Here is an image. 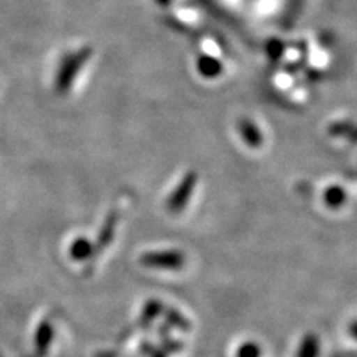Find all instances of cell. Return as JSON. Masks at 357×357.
<instances>
[{
	"mask_svg": "<svg viewBox=\"0 0 357 357\" xmlns=\"http://www.w3.org/2000/svg\"><path fill=\"white\" fill-rule=\"evenodd\" d=\"M89 55H91V50L89 48H82L81 51L66 55L59 67L57 76H55V89H57V93L64 94L69 91L75 77L77 76V72L88 61Z\"/></svg>",
	"mask_w": 357,
	"mask_h": 357,
	"instance_id": "6da1fadb",
	"label": "cell"
},
{
	"mask_svg": "<svg viewBox=\"0 0 357 357\" xmlns=\"http://www.w3.org/2000/svg\"><path fill=\"white\" fill-rule=\"evenodd\" d=\"M142 264L149 268H161V270H178L185 265V256L181 252H151L144 253L140 258Z\"/></svg>",
	"mask_w": 357,
	"mask_h": 357,
	"instance_id": "7a4b0ae2",
	"label": "cell"
},
{
	"mask_svg": "<svg viewBox=\"0 0 357 357\" xmlns=\"http://www.w3.org/2000/svg\"><path fill=\"white\" fill-rule=\"evenodd\" d=\"M195 185H197V174L195 173H188L183 177V181L181 182V185L176 188V191L169 198V203H167V207H169V210L173 211V213H177V211L183 210L188 204V199L191 198V195L194 192Z\"/></svg>",
	"mask_w": 357,
	"mask_h": 357,
	"instance_id": "3957f363",
	"label": "cell"
},
{
	"mask_svg": "<svg viewBox=\"0 0 357 357\" xmlns=\"http://www.w3.org/2000/svg\"><path fill=\"white\" fill-rule=\"evenodd\" d=\"M238 128H240V132H241V137L244 139L245 143L249 144L250 148H259L261 146L262 142H264V137H262L259 128L256 127L252 121L241 119L238 122Z\"/></svg>",
	"mask_w": 357,
	"mask_h": 357,
	"instance_id": "277c9868",
	"label": "cell"
},
{
	"mask_svg": "<svg viewBox=\"0 0 357 357\" xmlns=\"http://www.w3.org/2000/svg\"><path fill=\"white\" fill-rule=\"evenodd\" d=\"M70 258L75 261H86L96 253V245L86 238H77L70 245Z\"/></svg>",
	"mask_w": 357,
	"mask_h": 357,
	"instance_id": "5b68a950",
	"label": "cell"
},
{
	"mask_svg": "<svg viewBox=\"0 0 357 357\" xmlns=\"http://www.w3.org/2000/svg\"><path fill=\"white\" fill-rule=\"evenodd\" d=\"M116 220H118V215L115 213V211L107 216L105 227H103L102 232H100V237H98V243L96 245V249H98V250L103 249L112 241V237H114V232H115Z\"/></svg>",
	"mask_w": 357,
	"mask_h": 357,
	"instance_id": "8992f818",
	"label": "cell"
},
{
	"mask_svg": "<svg viewBox=\"0 0 357 357\" xmlns=\"http://www.w3.org/2000/svg\"><path fill=\"white\" fill-rule=\"evenodd\" d=\"M198 72L204 77H216L222 73V64L213 57H199Z\"/></svg>",
	"mask_w": 357,
	"mask_h": 357,
	"instance_id": "52a82bcc",
	"label": "cell"
},
{
	"mask_svg": "<svg viewBox=\"0 0 357 357\" xmlns=\"http://www.w3.org/2000/svg\"><path fill=\"white\" fill-rule=\"evenodd\" d=\"M347 199V194H345L341 186H329L325 192V201L326 206L331 208H340L345 204Z\"/></svg>",
	"mask_w": 357,
	"mask_h": 357,
	"instance_id": "ba28073f",
	"label": "cell"
}]
</instances>
